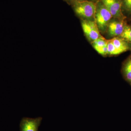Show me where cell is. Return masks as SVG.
Masks as SVG:
<instances>
[{
  "instance_id": "obj_1",
  "label": "cell",
  "mask_w": 131,
  "mask_h": 131,
  "mask_svg": "<svg viewBox=\"0 0 131 131\" xmlns=\"http://www.w3.org/2000/svg\"><path fill=\"white\" fill-rule=\"evenodd\" d=\"M73 5L74 10L78 16L84 20H94L96 3L89 0H83Z\"/></svg>"
},
{
  "instance_id": "obj_2",
  "label": "cell",
  "mask_w": 131,
  "mask_h": 131,
  "mask_svg": "<svg viewBox=\"0 0 131 131\" xmlns=\"http://www.w3.org/2000/svg\"><path fill=\"white\" fill-rule=\"evenodd\" d=\"M96 4L94 20L100 31L103 32L107 30L108 26L113 16L100 1H97Z\"/></svg>"
},
{
  "instance_id": "obj_3",
  "label": "cell",
  "mask_w": 131,
  "mask_h": 131,
  "mask_svg": "<svg viewBox=\"0 0 131 131\" xmlns=\"http://www.w3.org/2000/svg\"><path fill=\"white\" fill-rule=\"evenodd\" d=\"M82 26L84 34L91 42L102 37L95 20H84L82 21Z\"/></svg>"
},
{
  "instance_id": "obj_4",
  "label": "cell",
  "mask_w": 131,
  "mask_h": 131,
  "mask_svg": "<svg viewBox=\"0 0 131 131\" xmlns=\"http://www.w3.org/2000/svg\"><path fill=\"white\" fill-rule=\"evenodd\" d=\"M112 14L113 18L123 20L125 16L122 13L121 0H100Z\"/></svg>"
},
{
  "instance_id": "obj_5",
  "label": "cell",
  "mask_w": 131,
  "mask_h": 131,
  "mask_svg": "<svg viewBox=\"0 0 131 131\" xmlns=\"http://www.w3.org/2000/svg\"><path fill=\"white\" fill-rule=\"evenodd\" d=\"M42 121V117H24L20 123V131H38Z\"/></svg>"
},
{
  "instance_id": "obj_6",
  "label": "cell",
  "mask_w": 131,
  "mask_h": 131,
  "mask_svg": "<svg viewBox=\"0 0 131 131\" xmlns=\"http://www.w3.org/2000/svg\"><path fill=\"white\" fill-rule=\"evenodd\" d=\"M125 26L122 20L118 19L110 21L107 28L108 34L114 38L119 37L124 31Z\"/></svg>"
},
{
  "instance_id": "obj_7",
  "label": "cell",
  "mask_w": 131,
  "mask_h": 131,
  "mask_svg": "<svg viewBox=\"0 0 131 131\" xmlns=\"http://www.w3.org/2000/svg\"><path fill=\"white\" fill-rule=\"evenodd\" d=\"M111 40L120 54L129 50L131 49L130 44L120 37H115Z\"/></svg>"
},
{
  "instance_id": "obj_8",
  "label": "cell",
  "mask_w": 131,
  "mask_h": 131,
  "mask_svg": "<svg viewBox=\"0 0 131 131\" xmlns=\"http://www.w3.org/2000/svg\"><path fill=\"white\" fill-rule=\"evenodd\" d=\"M122 73L124 79L131 85V57L127 58L123 64Z\"/></svg>"
},
{
  "instance_id": "obj_9",
  "label": "cell",
  "mask_w": 131,
  "mask_h": 131,
  "mask_svg": "<svg viewBox=\"0 0 131 131\" xmlns=\"http://www.w3.org/2000/svg\"><path fill=\"white\" fill-rule=\"evenodd\" d=\"M120 37L131 45V26L125 25L124 31Z\"/></svg>"
},
{
  "instance_id": "obj_10",
  "label": "cell",
  "mask_w": 131,
  "mask_h": 131,
  "mask_svg": "<svg viewBox=\"0 0 131 131\" xmlns=\"http://www.w3.org/2000/svg\"><path fill=\"white\" fill-rule=\"evenodd\" d=\"M108 40H106L103 37L98 38L97 39L91 42L93 47L95 50L96 49L102 48L105 46H107Z\"/></svg>"
},
{
  "instance_id": "obj_11",
  "label": "cell",
  "mask_w": 131,
  "mask_h": 131,
  "mask_svg": "<svg viewBox=\"0 0 131 131\" xmlns=\"http://www.w3.org/2000/svg\"><path fill=\"white\" fill-rule=\"evenodd\" d=\"M107 47L108 55L115 56L120 54L111 40H108V41Z\"/></svg>"
},
{
  "instance_id": "obj_12",
  "label": "cell",
  "mask_w": 131,
  "mask_h": 131,
  "mask_svg": "<svg viewBox=\"0 0 131 131\" xmlns=\"http://www.w3.org/2000/svg\"><path fill=\"white\" fill-rule=\"evenodd\" d=\"M122 9L127 13H131V0H121Z\"/></svg>"
},
{
  "instance_id": "obj_13",
  "label": "cell",
  "mask_w": 131,
  "mask_h": 131,
  "mask_svg": "<svg viewBox=\"0 0 131 131\" xmlns=\"http://www.w3.org/2000/svg\"><path fill=\"white\" fill-rule=\"evenodd\" d=\"M66 1H67L68 2L74 5L75 3L80 1H83V0H66Z\"/></svg>"
},
{
  "instance_id": "obj_14",
  "label": "cell",
  "mask_w": 131,
  "mask_h": 131,
  "mask_svg": "<svg viewBox=\"0 0 131 131\" xmlns=\"http://www.w3.org/2000/svg\"><path fill=\"white\" fill-rule=\"evenodd\" d=\"M89 1H91L94 2L96 3L97 1H100V0H89Z\"/></svg>"
}]
</instances>
